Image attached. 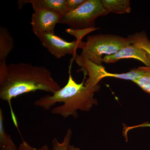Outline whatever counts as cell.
Masks as SVG:
<instances>
[{
  "instance_id": "6da1fadb",
  "label": "cell",
  "mask_w": 150,
  "mask_h": 150,
  "mask_svg": "<svg viewBox=\"0 0 150 150\" xmlns=\"http://www.w3.org/2000/svg\"><path fill=\"white\" fill-rule=\"evenodd\" d=\"M61 86L46 67L19 63L7 66L4 79L0 83V98L11 106L12 100L24 94L41 91L54 94Z\"/></svg>"
},
{
  "instance_id": "52a82bcc",
  "label": "cell",
  "mask_w": 150,
  "mask_h": 150,
  "mask_svg": "<svg viewBox=\"0 0 150 150\" xmlns=\"http://www.w3.org/2000/svg\"><path fill=\"white\" fill-rule=\"evenodd\" d=\"M124 59H135L142 62L147 67L150 66L149 55L144 50L133 44L122 48L116 54L105 56L103 62L111 64Z\"/></svg>"
},
{
  "instance_id": "7a4b0ae2",
  "label": "cell",
  "mask_w": 150,
  "mask_h": 150,
  "mask_svg": "<svg viewBox=\"0 0 150 150\" xmlns=\"http://www.w3.org/2000/svg\"><path fill=\"white\" fill-rule=\"evenodd\" d=\"M86 75L84 74L83 80L81 83H77L71 74L70 66L67 84L55 93L44 96L37 99L34 102V105L44 110H49L56 103H63L62 105L52 108L51 113L61 115L64 118L72 116L76 119L79 116L78 110L88 112L98 103L94 95L100 89V85L93 87L85 85Z\"/></svg>"
},
{
  "instance_id": "7c38bea8",
  "label": "cell",
  "mask_w": 150,
  "mask_h": 150,
  "mask_svg": "<svg viewBox=\"0 0 150 150\" xmlns=\"http://www.w3.org/2000/svg\"><path fill=\"white\" fill-rule=\"evenodd\" d=\"M4 112L0 108V150H18L11 136L6 132L4 127Z\"/></svg>"
},
{
  "instance_id": "ac0fdd59",
  "label": "cell",
  "mask_w": 150,
  "mask_h": 150,
  "mask_svg": "<svg viewBox=\"0 0 150 150\" xmlns=\"http://www.w3.org/2000/svg\"><path fill=\"white\" fill-rule=\"evenodd\" d=\"M86 0H66V5L70 11L78 8Z\"/></svg>"
},
{
  "instance_id": "ba28073f",
  "label": "cell",
  "mask_w": 150,
  "mask_h": 150,
  "mask_svg": "<svg viewBox=\"0 0 150 150\" xmlns=\"http://www.w3.org/2000/svg\"><path fill=\"white\" fill-rule=\"evenodd\" d=\"M78 66L81 67V70L88 75V77L85 81V85L93 87L99 84L102 79L106 77L108 72L102 65H98L87 59H83L78 55L74 59Z\"/></svg>"
},
{
  "instance_id": "8fae6325",
  "label": "cell",
  "mask_w": 150,
  "mask_h": 150,
  "mask_svg": "<svg viewBox=\"0 0 150 150\" xmlns=\"http://www.w3.org/2000/svg\"><path fill=\"white\" fill-rule=\"evenodd\" d=\"M101 2L108 13H128L131 12L129 0H101Z\"/></svg>"
},
{
  "instance_id": "5bb4252c",
  "label": "cell",
  "mask_w": 150,
  "mask_h": 150,
  "mask_svg": "<svg viewBox=\"0 0 150 150\" xmlns=\"http://www.w3.org/2000/svg\"><path fill=\"white\" fill-rule=\"evenodd\" d=\"M141 67L142 74L133 82L139 86L143 91L150 94V66Z\"/></svg>"
},
{
  "instance_id": "277c9868",
  "label": "cell",
  "mask_w": 150,
  "mask_h": 150,
  "mask_svg": "<svg viewBox=\"0 0 150 150\" xmlns=\"http://www.w3.org/2000/svg\"><path fill=\"white\" fill-rule=\"evenodd\" d=\"M108 14L101 0H86L78 8L63 16L60 23L74 29L94 28L96 20Z\"/></svg>"
},
{
  "instance_id": "8992f818",
  "label": "cell",
  "mask_w": 150,
  "mask_h": 150,
  "mask_svg": "<svg viewBox=\"0 0 150 150\" xmlns=\"http://www.w3.org/2000/svg\"><path fill=\"white\" fill-rule=\"evenodd\" d=\"M31 24L35 35L42 33H54L56 24L60 23L63 16L44 9L33 8Z\"/></svg>"
},
{
  "instance_id": "9c48e42d",
  "label": "cell",
  "mask_w": 150,
  "mask_h": 150,
  "mask_svg": "<svg viewBox=\"0 0 150 150\" xmlns=\"http://www.w3.org/2000/svg\"><path fill=\"white\" fill-rule=\"evenodd\" d=\"M14 46L13 38L8 30L0 26V83L5 78L8 66L6 60Z\"/></svg>"
},
{
  "instance_id": "9a60e30c",
  "label": "cell",
  "mask_w": 150,
  "mask_h": 150,
  "mask_svg": "<svg viewBox=\"0 0 150 150\" xmlns=\"http://www.w3.org/2000/svg\"><path fill=\"white\" fill-rule=\"evenodd\" d=\"M72 134L71 129L68 128L63 142H60L56 138H54L52 142V150H68Z\"/></svg>"
},
{
  "instance_id": "5b68a950",
  "label": "cell",
  "mask_w": 150,
  "mask_h": 150,
  "mask_svg": "<svg viewBox=\"0 0 150 150\" xmlns=\"http://www.w3.org/2000/svg\"><path fill=\"white\" fill-rule=\"evenodd\" d=\"M42 46L46 48L53 56L60 59L68 54L72 55L75 59L77 56L78 49H82L85 42L76 40L66 41L55 33H42L36 35Z\"/></svg>"
},
{
  "instance_id": "2e32d148",
  "label": "cell",
  "mask_w": 150,
  "mask_h": 150,
  "mask_svg": "<svg viewBox=\"0 0 150 150\" xmlns=\"http://www.w3.org/2000/svg\"><path fill=\"white\" fill-rule=\"evenodd\" d=\"M98 29L99 28H98L85 29H74L69 28L66 29V31L67 33L75 36L76 38V40L82 41V39H83L84 36H85L90 33L92 31Z\"/></svg>"
},
{
  "instance_id": "30bf717a",
  "label": "cell",
  "mask_w": 150,
  "mask_h": 150,
  "mask_svg": "<svg viewBox=\"0 0 150 150\" xmlns=\"http://www.w3.org/2000/svg\"><path fill=\"white\" fill-rule=\"evenodd\" d=\"M28 4H31L33 8L48 10L60 14L63 16L69 12L66 5V0H19L17 2L19 9Z\"/></svg>"
},
{
  "instance_id": "d6986e66",
  "label": "cell",
  "mask_w": 150,
  "mask_h": 150,
  "mask_svg": "<svg viewBox=\"0 0 150 150\" xmlns=\"http://www.w3.org/2000/svg\"><path fill=\"white\" fill-rule=\"evenodd\" d=\"M68 150H81V149L80 148L75 147L73 145H70L69 149H68Z\"/></svg>"
},
{
  "instance_id": "4fadbf2b",
  "label": "cell",
  "mask_w": 150,
  "mask_h": 150,
  "mask_svg": "<svg viewBox=\"0 0 150 150\" xmlns=\"http://www.w3.org/2000/svg\"><path fill=\"white\" fill-rule=\"evenodd\" d=\"M131 44H134L146 51L150 56V40L146 32H137L128 35Z\"/></svg>"
},
{
  "instance_id": "3957f363",
  "label": "cell",
  "mask_w": 150,
  "mask_h": 150,
  "mask_svg": "<svg viewBox=\"0 0 150 150\" xmlns=\"http://www.w3.org/2000/svg\"><path fill=\"white\" fill-rule=\"evenodd\" d=\"M131 44L128 37L112 34L89 35L80 56L94 64L102 65L103 57L116 54Z\"/></svg>"
},
{
  "instance_id": "e0dca14e",
  "label": "cell",
  "mask_w": 150,
  "mask_h": 150,
  "mask_svg": "<svg viewBox=\"0 0 150 150\" xmlns=\"http://www.w3.org/2000/svg\"><path fill=\"white\" fill-rule=\"evenodd\" d=\"M18 150H50V148L48 145L44 144L39 149H37L31 146L26 141H23L19 146Z\"/></svg>"
}]
</instances>
